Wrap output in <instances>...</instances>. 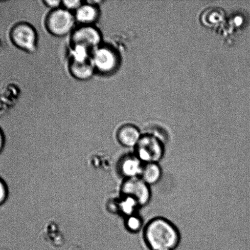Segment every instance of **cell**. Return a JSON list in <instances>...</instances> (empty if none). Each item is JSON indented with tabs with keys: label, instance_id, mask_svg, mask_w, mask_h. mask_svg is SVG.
I'll list each match as a JSON object with an SVG mask.
<instances>
[{
	"label": "cell",
	"instance_id": "obj_1",
	"mask_svg": "<svg viewBox=\"0 0 250 250\" xmlns=\"http://www.w3.org/2000/svg\"><path fill=\"white\" fill-rule=\"evenodd\" d=\"M180 238L175 225L163 218L151 220L144 230V241L150 250H175Z\"/></svg>",
	"mask_w": 250,
	"mask_h": 250
},
{
	"label": "cell",
	"instance_id": "obj_2",
	"mask_svg": "<svg viewBox=\"0 0 250 250\" xmlns=\"http://www.w3.org/2000/svg\"><path fill=\"white\" fill-rule=\"evenodd\" d=\"M91 61L95 73L102 76L116 74L122 65L121 55L118 49L107 42H102L93 51Z\"/></svg>",
	"mask_w": 250,
	"mask_h": 250
},
{
	"label": "cell",
	"instance_id": "obj_3",
	"mask_svg": "<svg viewBox=\"0 0 250 250\" xmlns=\"http://www.w3.org/2000/svg\"><path fill=\"white\" fill-rule=\"evenodd\" d=\"M46 31L51 36L57 38H65L70 36L76 27L74 14L61 7L50 10L45 19Z\"/></svg>",
	"mask_w": 250,
	"mask_h": 250
},
{
	"label": "cell",
	"instance_id": "obj_4",
	"mask_svg": "<svg viewBox=\"0 0 250 250\" xmlns=\"http://www.w3.org/2000/svg\"><path fill=\"white\" fill-rule=\"evenodd\" d=\"M9 37L14 46L22 51L33 53L38 47V31L31 19L15 23L9 31Z\"/></svg>",
	"mask_w": 250,
	"mask_h": 250
},
{
	"label": "cell",
	"instance_id": "obj_5",
	"mask_svg": "<svg viewBox=\"0 0 250 250\" xmlns=\"http://www.w3.org/2000/svg\"><path fill=\"white\" fill-rule=\"evenodd\" d=\"M135 148V155L143 164L158 163L164 154L163 142L151 134L142 135Z\"/></svg>",
	"mask_w": 250,
	"mask_h": 250
},
{
	"label": "cell",
	"instance_id": "obj_6",
	"mask_svg": "<svg viewBox=\"0 0 250 250\" xmlns=\"http://www.w3.org/2000/svg\"><path fill=\"white\" fill-rule=\"evenodd\" d=\"M71 46H80L91 53L102 43V36L95 26H78L70 37Z\"/></svg>",
	"mask_w": 250,
	"mask_h": 250
},
{
	"label": "cell",
	"instance_id": "obj_7",
	"mask_svg": "<svg viewBox=\"0 0 250 250\" xmlns=\"http://www.w3.org/2000/svg\"><path fill=\"white\" fill-rule=\"evenodd\" d=\"M123 197H129L136 201L139 206L146 205L151 198L149 186L139 177L126 179L121 186Z\"/></svg>",
	"mask_w": 250,
	"mask_h": 250
},
{
	"label": "cell",
	"instance_id": "obj_8",
	"mask_svg": "<svg viewBox=\"0 0 250 250\" xmlns=\"http://www.w3.org/2000/svg\"><path fill=\"white\" fill-rule=\"evenodd\" d=\"M100 16L99 6L88 4L85 1L74 13L76 23L78 26H95Z\"/></svg>",
	"mask_w": 250,
	"mask_h": 250
},
{
	"label": "cell",
	"instance_id": "obj_9",
	"mask_svg": "<svg viewBox=\"0 0 250 250\" xmlns=\"http://www.w3.org/2000/svg\"><path fill=\"white\" fill-rule=\"evenodd\" d=\"M141 137L138 127L131 124L122 125L116 132L117 141L126 147H136Z\"/></svg>",
	"mask_w": 250,
	"mask_h": 250
},
{
	"label": "cell",
	"instance_id": "obj_10",
	"mask_svg": "<svg viewBox=\"0 0 250 250\" xmlns=\"http://www.w3.org/2000/svg\"><path fill=\"white\" fill-rule=\"evenodd\" d=\"M143 164L136 155L126 156L119 162V171L126 179L139 177Z\"/></svg>",
	"mask_w": 250,
	"mask_h": 250
},
{
	"label": "cell",
	"instance_id": "obj_11",
	"mask_svg": "<svg viewBox=\"0 0 250 250\" xmlns=\"http://www.w3.org/2000/svg\"><path fill=\"white\" fill-rule=\"evenodd\" d=\"M68 70L75 80L82 82L92 79L96 73L91 60L80 62L70 60V59Z\"/></svg>",
	"mask_w": 250,
	"mask_h": 250
},
{
	"label": "cell",
	"instance_id": "obj_12",
	"mask_svg": "<svg viewBox=\"0 0 250 250\" xmlns=\"http://www.w3.org/2000/svg\"><path fill=\"white\" fill-rule=\"evenodd\" d=\"M161 176V170L158 163L143 164L139 178L148 186L158 182Z\"/></svg>",
	"mask_w": 250,
	"mask_h": 250
},
{
	"label": "cell",
	"instance_id": "obj_13",
	"mask_svg": "<svg viewBox=\"0 0 250 250\" xmlns=\"http://www.w3.org/2000/svg\"><path fill=\"white\" fill-rule=\"evenodd\" d=\"M138 207L139 205L136 201L129 197H123L117 204V209L127 217L134 215V212Z\"/></svg>",
	"mask_w": 250,
	"mask_h": 250
},
{
	"label": "cell",
	"instance_id": "obj_14",
	"mask_svg": "<svg viewBox=\"0 0 250 250\" xmlns=\"http://www.w3.org/2000/svg\"><path fill=\"white\" fill-rule=\"evenodd\" d=\"M83 4V1L82 0H63L62 7L74 14Z\"/></svg>",
	"mask_w": 250,
	"mask_h": 250
},
{
	"label": "cell",
	"instance_id": "obj_15",
	"mask_svg": "<svg viewBox=\"0 0 250 250\" xmlns=\"http://www.w3.org/2000/svg\"><path fill=\"white\" fill-rule=\"evenodd\" d=\"M141 219L135 215L128 217L126 222L127 229L132 231H138L141 229Z\"/></svg>",
	"mask_w": 250,
	"mask_h": 250
},
{
	"label": "cell",
	"instance_id": "obj_16",
	"mask_svg": "<svg viewBox=\"0 0 250 250\" xmlns=\"http://www.w3.org/2000/svg\"><path fill=\"white\" fill-rule=\"evenodd\" d=\"M8 196V188L4 181L0 178V206L4 204Z\"/></svg>",
	"mask_w": 250,
	"mask_h": 250
},
{
	"label": "cell",
	"instance_id": "obj_17",
	"mask_svg": "<svg viewBox=\"0 0 250 250\" xmlns=\"http://www.w3.org/2000/svg\"><path fill=\"white\" fill-rule=\"evenodd\" d=\"M44 4L50 10H54L62 7L61 0H43Z\"/></svg>",
	"mask_w": 250,
	"mask_h": 250
},
{
	"label": "cell",
	"instance_id": "obj_18",
	"mask_svg": "<svg viewBox=\"0 0 250 250\" xmlns=\"http://www.w3.org/2000/svg\"><path fill=\"white\" fill-rule=\"evenodd\" d=\"M5 144V138L2 129L0 128V153L4 148Z\"/></svg>",
	"mask_w": 250,
	"mask_h": 250
},
{
	"label": "cell",
	"instance_id": "obj_19",
	"mask_svg": "<svg viewBox=\"0 0 250 250\" xmlns=\"http://www.w3.org/2000/svg\"><path fill=\"white\" fill-rule=\"evenodd\" d=\"M1 43H0V49H1Z\"/></svg>",
	"mask_w": 250,
	"mask_h": 250
}]
</instances>
